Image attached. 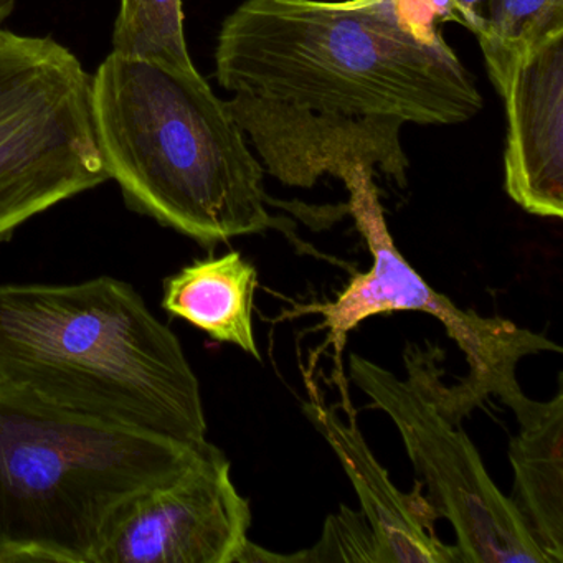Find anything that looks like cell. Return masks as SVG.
I'll use <instances>...</instances> for the list:
<instances>
[{"mask_svg": "<svg viewBox=\"0 0 563 563\" xmlns=\"http://www.w3.org/2000/svg\"><path fill=\"white\" fill-rule=\"evenodd\" d=\"M216 77L233 95L424 126L464 123L484 104L400 0H245L220 29Z\"/></svg>", "mask_w": 563, "mask_h": 563, "instance_id": "cell-1", "label": "cell"}, {"mask_svg": "<svg viewBox=\"0 0 563 563\" xmlns=\"http://www.w3.org/2000/svg\"><path fill=\"white\" fill-rule=\"evenodd\" d=\"M0 385L187 443L207 440L179 338L118 278L0 285Z\"/></svg>", "mask_w": 563, "mask_h": 563, "instance_id": "cell-2", "label": "cell"}, {"mask_svg": "<svg viewBox=\"0 0 563 563\" xmlns=\"http://www.w3.org/2000/svg\"><path fill=\"white\" fill-rule=\"evenodd\" d=\"M95 137L134 212L206 249L275 225L262 163L192 68L111 52L91 75Z\"/></svg>", "mask_w": 563, "mask_h": 563, "instance_id": "cell-3", "label": "cell"}, {"mask_svg": "<svg viewBox=\"0 0 563 563\" xmlns=\"http://www.w3.org/2000/svg\"><path fill=\"white\" fill-rule=\"evenodd\" d=\"M202 443L0 385V563L100 562L126 504L176 476Z\"/></svg>", "mask_w": 563, "mask_h": 563, "instance_id": "cell-4", "label": "cell"}, {"mask_svg": "<svg viewBox=\"0 0 563 563\" xmlns=\"http://www.w3.org/2000/svg\"><path fill=\"white\" fill-rule=\"evenodd\" d=\"M107 180L80 58L54 38L0 27V243Z\"/></svg>", "mask_w": 563, "mask_h": 563, "instance_id": "cell-5", "label": "cell"}, {"mask_svg": "<svg viewBox=\"0 0 563 563\" xmlns=\"http://www.w3.org/2000/svg\"><path fill=\"white\" fill-rule=\"evenodd\" d=\"M407 378L351 354V382L394 421L427 500L456 533L463 563H550L509 496L494 483L461 423L438 395L443 352L408 342Z\"/></svg>", "mask_w": 563, "mask_h": 563, "instance_id": "cell-6", "label": "cell"}, {"mask_svg": "<svg viewBox=\"0 0 563 563\" xmlns=\"http://www.w3.org/2000/svg\"><path fill=\"white\" fill-rule=\"evenodd\" d=\"M374 177L375 170L358 166L342 179L349 192V212L372 255L371 268L352 275L334 301L311 306L308 311L324 319L322 328L328 329L335 354L344 351L347 335L374 316L405 311L433 316L456 342L470 368L457 384H440L444 407L463 421L486 398L500 400L519 387L516 371L522 358L543 352L560 354L562 347L509 319L464 311L428 285L398 252Z\"/></svg>", "mask_w": 563, "mask_h": 563, "instance_id": "cell-7", "label": "cell"}, {"mask_svg": "<svg viewBox=\"0 0 563 563\" xmlns=\"http://www.w3.org/2000/svg\"><path fill=\"white\" fill-rule=\"evenodd\" d=\"M250 526L232 463L206 440L176 476L126 504L98 563H240Z\"/></svg>", "mask_w": 563, "mask_h": 563, "instance_id": "cell-8", "label": "cell"}, {"mask_svg": "<svg viewBox=\"0 0 563 563\" xmlns=\"http://www.w3.org/2000/svg\"><path fill=\"white\" fill-rule=\"evenodd\" d=\"M227 104L263 167L285 186L311 189L322 176L342 180L362 166L407 187L405 123L397 118L308 110L246 95H233Z\"/></svg>", "mask_w": 563, "mask_h": 563, "instance_id": "cell-9", "label": "cell"}, {"mask_svg": "<svg viewBox=\"0 0 563 563\" xmlns=\"http://www.w3.org/2000/svg\"><path fill=\"white\" fill-rule=\"evenodd\" d=\"M499 95L507 118V196L532 216L562 219L563 32L523 55Z\"/></svg>", "mask_w": 563, "mask_h": 563, "instance_id": "cell-10", "label": "cell"}, {"mask_svg": "<svg viewBox=\"0 0 563 563\" xmlns=\"http://www.w3.org/2000/svg\"><path fill=\"white\" fill-rule=\"evenodd\" d=\"M302 411L351 479L377 542L378 563H463L456 547L441 542L434 533L438 517L421 496L423 484L418 483L410 494L401 493L355 423L341 420L316 398L306 401Z\"/></svg>", "mask_w": 563, "mask_h": 563, "instance_id": "cell-11", "label": "cell"}, {"mask_svg": "<svg viewBox=\"0 0 563 563\" xmlns=\"http://www.w3.org/2000/svg\"><path fill=\"white\" fill-rule=\"evenodd\" d=\"M516 415L519 433L510 438L514 507L550 563L563 562V391L549 401L514 388L500 398Z\"/></svg>", "mask_w": 563, "mask_h": 563, "instance_id": "cell-12", "label": "cell"}, {"mask_svg": "<svg viewBox=\"0 0 563 563\" xmlns=\"http://www.w3.org/2000/svg\"><path fill=\"white\" fill-rule=\"evenodd\" d=\"M258 272L240 252L196 260L163 282L161 306L217 342L262 358L253 334Z\"/></svg>", "mask_w": 563, "mask_h": 563, "instance_id": "cell-13", "label": "cell"}, {"mask_svg": "<svg viewBox=\"0 0 563 563\" xmlns=\"http://www.w3.org/2000/svg\"><path fill=\"white\" fill-rule=\"evenodd\" d=\"M563 32V0H489L476 34L494 87L537 45Z\"/></svg>", "mask_w": 563, "mask_h": 563, "instance_id": "cell-14", "label": "cell"}, {"mask_svg": "<svg viewBox=\"0 0 563 563\" xmlns=\"http://www.w3.org/2000/svg\"><path fill=\"white\" fill-rule=\"evenodd\" d=\"M113 52L170 67H196L187 47L183 0H121Z\"/></svg>", "mask_w": 563, "mask_h": 563, "instance_id": "cell-15", "label": "cell"}, {"mask_svg": "<svg viewBox=\"0 0 563 563\" xmlns=\"http://www.w3.org/2000/svg\"><path fill=\"white\" fill-rule=\"evenodd\" d=\"M378 563L377 542L364 514L342 506L324 523L321 540L312 549L292 553L291 562Z\"/></svg>", "mask_w": 563, "mask_h": 563, "instance_id": "cell-16", "label": "cell"}, {"mask_svg": "<svg viewBox=\"0 0 563 563\" xmlns=\"http://www.w3.org/2000/svg\"><path fill=\"white\" fill-rule=\"evenodd\" d=\"M489 0H446L454 19L463 22L470 31L476 32L483 21L484 11Z\"/></svg>", "mask_w": 563, "mask_h": 563, "instance_id": "cell-17", "label": "cell"}, {"mask_svg": "<svg viewBox=\"0 0 563 563\" xmlns=\"http://www.w3.org/2000/svg\"><path fill=\"white\" fill-rule=\"evenodd\" d=\"M12 12H14V0H0V27L4 25Z\"/></svg>", "mask_w": 563, "mask_h": 563, "instance_id": "cell-18", "label": "cell"}]
</instances>
